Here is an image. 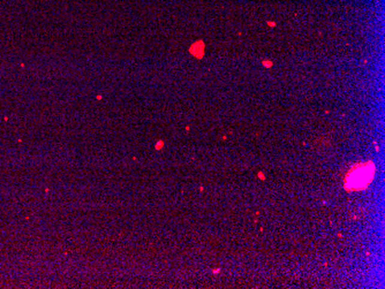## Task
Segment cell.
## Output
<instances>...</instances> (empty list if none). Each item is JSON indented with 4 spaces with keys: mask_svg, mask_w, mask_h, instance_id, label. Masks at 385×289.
Instances as JSON below:
<instances>
[{
    "mask_svg": "<svg viewBox=\"0 0 385 289\" xmlns=\"http://www.w3.org/2000/svg\"><path fill=\"white\" fill-rule=\"evenodd\" d=\"M376 166L371 160L353 165L344 178V188L347 191H360L368 188L374 180Z\"/></svg>",
    "mask_w": 385,
    "mask_h": 289,
    "instance_id": "6da1fadb",
    "label": "cell"
},
{
    "mask_svg": "<svg viewBox=\"0 0 385 289\" xmlns=\"http://www.w3.org/2000/svg\"><path fill=\"white\" fill-rule=\"evenodd\" d=\"M164 146V142L163 141H159L157 144H156V150H162Z\"/></svg>",
    "mask_w": 385,
    "mask_h": 289,
    "instance_id": "7a4b0ae2",
    "label": "cell"
},
{
    "mask_svg": "<svg viewBox=\"0 0 385 289\" xmlns=\"http://www.w3.org/2000/svg\"><path fill=\"white\" fill-rule=\"evenodd\" d=\"M258 175H259V178H262V180H264V175H263V173H258Z\"/></svg>",
    "mask_w": 385,
    "mask_h": 289,
    "instance_id": "3957f363",
    "label": "cell"
}]
</instances>
